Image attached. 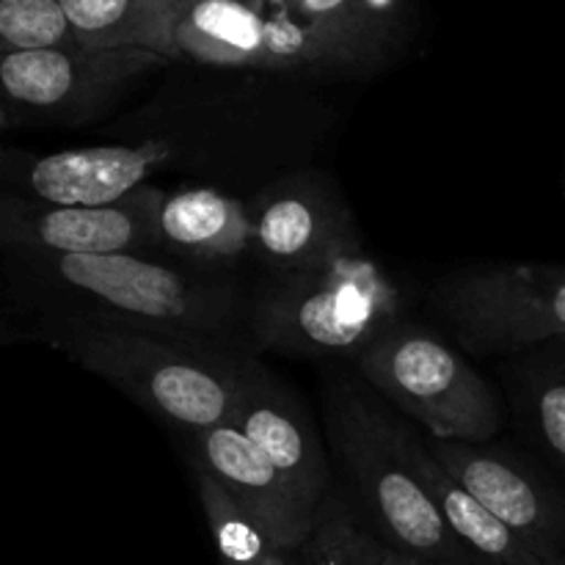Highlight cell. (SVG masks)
Wrapping results in <instances>:
<instances>
[{
  "label": "cell",
  "instance_id": "6da1fadb",
  "mask_svg": "<svg viewBox=\"0 0 565 565\" xmlns=\"http://www.w3.org/2000/svg\"><path fill=\"white\" fill-rule=\"evenodd\" d=\"M44 340L147 412L193 434L230 417L246 367L213 345L94 323L81 315L47 326Z\"/></svg>",
  "mask_w": 565,
  "mask_h": 565
},
{
  "label": "cell",
  "instance_id": "7a4b0ae2",
  "mask_svg": "<svg viewBox=\"0 0 565 565\" xmlns=\"http://www.w3.org/2000/svg\"><path fill=\"white\" fill-rule=\"evenodd\" d=\"M39 285L70 292L94 323L154 331L213 345L235 323L237 298L226 281L188 274L138 254H17ZM215 348V345H213Z\"/></svg>",
  "mask_w": 565,
  "mask_h": 565
},
{
  "label": "cell",
  "instance_id": "3957f363",
  "mask_svg": "<svg viewBox=\"0 0 565 565\" xmlns=\"http://www.w3.org/2000/svg\"><path fill=\"white\" fill-rule=\"evenodd\" d=\"M334 447L356 480L370 513L390 535L392 550L425 563L478 565L458 541L414 467L408 430L353 386L342 384L326 397Z\"/></svg>",
  "mask_w": 565,
  "mask_h": 565
},
{
  "label": "cell",
  "instance_id": "277c9868",
  "mask_svg": "<svg viewBox=\"0 0 565 565\" xmlns=\"http://www.w3.org/2000/svg\"><path fill=\"white\" fill-rule=\"evenodd\" d=\"M397 290L362 254L285 274L252 309L265 348L301 356L359 353L395 323Z\"/></svg>",
  "mask_w": 565,
  "mask_h": 565
},
{
  "label": "cell",
  "instance_id": "5b68a950",
  "mask_svg": "<svg viewBox=\"0 0 565 565\" xmlns=\"http://www.w3.org/2000/svg\"><path fill=\"white\" fill-rule=\"evenodd\" d=\"M359 373L434 439L480 445L500 430L489 384L419 326L392 323L356 356Z\"/></svg>",
  "mask_w": 565,
  "mask_h": 565
},
{
  "label": "cell",
  "instance_id": "8992f818",
  "mask_svg": "<svg viewBox=\"0 0 565 565\" xmlns=\"http://www.w3.org/2000/svg\"><path fill=\"white\" fill-rule=\"evenodd\" d=\"M182 58L243 70H334L373 64L384 44L248 0H202L177 22Z\"/></svg>",
  "mask_w": 565,
  "mask_h": 565
},
{
  "label": "cell",
  "instance_id": "52a82bcc",
  "mask_svg": "<svg viewBox=\"0 0 565 565\" xmlns=\"http://www.w3.org/2000/svg\"><path fill=\"white\" fill-rule=\"evenodd\" d=\"M439 312L469 348L516 351L565 337V268L505 265L445 279Z\"/></svg>",
  "mask_w": 565,
  "mask_h": 565
},
{
  "label": "cell",
  "instance_id": "ba28073f",
  "mask_svg": "<svg viewBox=\"0 0 565 565\" xmlns=\"http://www.w3.org/2000/svg\"><path fill=\"white\" fill-rule=\"evenodd\" d=\"M169 64L152 50H31L0 53L6 114L50 121H86L127 86Z\"/></svg>",
  "mask_w": 565,
  "mask_h": 565
},
{
  "label": "cell",
  "instance_id": "9c48e42d",
  "mask_svg": "<svg viewBox=\"0 0 565 565\" xmlns=\"http://www.w3.org/2000/svg\"><path fill=\"white\" fill-rule=\"evenodd\" d=\"M166 193L141 185L103 207H58L3 193L0 243L14 254H138L158 246V210Z\"/></svg>",
  "mask_w": 565,
  "mask_h": 565
},
{
  "label": "cell",
  "instance_id": "30bf717a",
  "mask_svg": "<svg viewBox=\"0 0 565 565\" xmlns=\"http://www.w3.org/2000/svg\"><path fill=\"white\" fill-rule=\"evenodd\" d=\"M163 141H143L136 147H88L28 158L3 154V180L17 188V196L58 207H103L130 196L158 166L169 160ZM9 193V191H6Z\"/></svg>",
  "mask_w": 565,
  "mask_h": 565
},
{
  "label": "cell",
  "instance_id": "8fae6325",
  "mask_svg": "<svg viewBox=\"0 0 565 565\" xmlns=\"http://www.w3.org/2000/svg\"><path fill=\"white\" fill-rule=\"evenodd\" d=\"M436 461L522 539L541 565H565V502L508 458L463 441L430 439Z\"/></svg>",
  "mask_w": 565,
  "mask_h": 565
},
{
  "label": "cell",
  "instance_id": "7c38bea8",
  "mask_svg": "<svg viewBox=\"0 0 565 565\" xmlns=\"http://www.w3.org/2000/svg\"><path fill=\"white\" fill-rule=\"evenodd\" d=\"M226 419L265 452V458L290 486L298 505L318 519L320 505L329 497V467L320 439L315 436L312 419L307 417L301 403L285 386L268 379L265 370L246 362L237 401Z\"/></svg>",
  "mask_w": 565,
  "mask_h": 565
},
{
  "label": "cell",
  "instance_id": "4fadbf2b",
  "mask_svg": "<svg viewBox=\"0 0 565 565\" xmlns=\"http://www.w3.org/2000/svg\"><path fill=\"white\" fill-rule=\"evenodd\" d=\"M196 469L213 475L276 541L281 552L298 555L315 527V519L298 505L290 486L285 483L265 452L237 428L224 419L207 430H199Z\"/></svg>",
  "mask_w": 565,
  "mask_h": 565
},
{
  "label": "cell",
  "instance_id": "5bb4252c",
  "mask_svg": "<svg viewBox=\"0 0 565 565\" xmlns=\"http://www.w3.org/2000/svg\"><path fill=\"white\" fill-rule=\"evenodd\" d=\"M252 248L281 274L318 268L356 254L351 224L329 196L315 188L287 185L254 204Z\"/></svg>",
  "mask_w": 565,
  "mask_h": 565
},
{
  "label": "cell",
  "instance_id": "9a60e30c",
  "mask_svg": "<svg viewBox=\"0 0 565 565\" xmlns=\"http://www.w3.org/2000/svg\"><path fill=\"white\" fill-rule=\"evenodd\" d=\"M158 246L193 263H232L252 248V215L210 188L166 193L158 210Z\"/></svg>",
  "mask_w": 565,
  "mask_h": 565
},
{
  "label": "cell",
  "instance_id": "2e32d148",
  "mask_svg": "<svg viewBox=\"0 0 565 565\" xmlns=\"http://www.w3.org/2000/svg\"><path fill=\"white\" fill-rule=\"evenodd\" d=\"M414 467H417L419 480L439 505L441 516L450 524L452 533L458 535L463 546L478 557L480 563L491 565H541L533 552L522 544L516 533L497 516L494 511L483 505L469 489H463L445 467L434 458L428 445L408 436Z\"/></svg>",
  "mask_w": 565,
  "mask_h": 565
},
{
  "label": "cell",
  "instance_id": "e0dca14e",
  "mask_svg": "<svg viewBox=\"0 0 565 565\" xmlns=\"http://www.w3.org/2000/svg\"><path fill=\"white\" fill-rule=\"evenodd\" d=\"M81 47L152 50L169 61L182 58L177 22L147 0H61Z\"/></svg>",
  "mask_w": 565,
  "mask_h": 565
},
{
  "label": "cell",
  "instance_id": "ac0fdd59",
  "mask_svg": "<svg viewBox=\"0 0 565 565\" xmlns=\"http://www.w3.org/2000/svg\"><path fill=\"white\" fill-rule=\"evenodd\" d=\"M196 494L207 516L215 550L224 565H298L281 552L263 524L218 483L210 472L196 469Z\"/></svg>",
  "mask_w": 565,
  "mask_h": 565
},
{
  "label": "cell",
  "instance_id": "d6986e66",
  "mask_svg": "<svg viewBox=\"0 0 565 565\" xmlns=\"http://www.w3.org/2000/svg\"><path fill=\"white\" fill-rule=\"evenodd\" d=\"M386 544L353 519L340 497H326L298 565H384Z\"/></svg>",
  "mask_w": 565,
  "mask_h": 565
},
{
  "label": "cell",
  "instance_id": "ffe728a7",
  "mask_svg": "<svg viewBox=\"0 0 565 565\" xmlns=\"http://www.w3.org/2000/svg\"><path fill=\"white\" fill-rule=\"evenodd\" d=\"M81 47L61 0H0V53Z\"/></svg>",
  "mask_w": 565,
  "mask_h": 565
},
{
  "label": "cell",
  "instance_id": "44dd1931",
  "mask_svg": "<svg viewBox=\"0 0 565 565\" xmlns=\"http://www.w3.org/2000/svg\"><path fill=\"white\" fill-rule=\"evenodd\" d=\"M248 3L292 11L307 20L367 36L384 47L395 42L397 0H248Z\"/></svg>",
  "mask_w": 565,
  "mask_h": 565
},
{
  "label": "cell",
  "instance_id": "7402d4cb",
  "mask_svg": "<svg viewBox=\"0 0 565 565\" xmlns=\"http://www.w3.org/2000/svg\"><path fill=\"white\" fill-rule=\"evenodd\" d=\"M535 428L546 450L565 469V373L546 379L535 392Z\"/></svg>",
  "mask_w": 565,
  "mask_h": 565
},
{
  "label": "cell",
  "instance_id": "603a6c76",
  "mask_svg": "<svg viewBox=\"0 0 565 565\" xmlns=\"http://www.w3.org/2000/svg\"><path fill=\"white\" fill-rule=\"evenodd\" d=\"M147 3H152L154 9H160L163 14H169L171 20L180 22L182 17H185L193 6L202 3V0H147Z\"/></svg>",
  "mask_w": 565,
  "mask_h": 565
},
{
  "label": "cell",
  "instance_id": "cb8c5ba5",
  "mask_svg": "<svg viewBox=\"0 0 565 565\" xmlns=\"http://www.w3.org/2000/svg\"><path fill=\"white\" fill-rule=\"evenodd\" d=\"M384 565H419V561L414 555H408V552H401V550H392V546H386Z\"/></svg>",
  "mask_w": 565,
  "mask_h": 565
},
{
  "label": "cell",
  "instance_id": "d4e9b609",
  "mask_svg": "<svg viewBox=\"0 0 565 565\" xmlns=\"http://www.w3.org/2000/svg\"><path fill=\"white\" fill-rule=\"evenodd\" d=\"M419 565H445V563H425V561H419Z\"/></svg>",
  "mask_w": 565,
  "mask_h": 565
}]
</instances>
